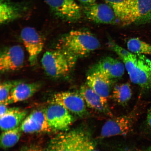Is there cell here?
<instances>
[{"instance_id": "6da1fadb", "label": "cell", "mask_w": 151, "mask_h": 151, "mask_svg": "<svg viewBox=\"0 0 151 151\" xmlns=\"http://www.w3.org/2000/svg\"><path fill=\"white\" fill-rule=\"evenodd\" d=\"M94 148L87 132L76 129L62 132L52 138L44 151H92Z\"/></svg>"}, {"instance_id": "7a4b0ae2", "label": "cell", "mask_w": 151, "mask_h": 151, "mask_svg": "<svg viewBox=\"0 0 151 151\" xmlns=\"http://www.w3.org/2000/svg\"><path fill=\"white\" fill-rule=\"evenodd\" d=\"M100 46L99 40L91 33L75 30L62 36L58 41L56 48L65 50L78 58L87 55Z\"/></svg>"}, {"instance_id": "3957f363", "label": "cell", "mask_w": 151, "mask_h": 151, "mask_svg": "<svg viewBox=\"0 0 151 151\" xmlns=\"http://www.w3.org/2000/svg\"><path fill=\"white\" fill-rule=\"evenodd\" d=\"M77 58L65 50L56 48L45 53L41 63L47 75L52 78H59L70 73Z\"/></svg>"}, {"instance_id": "277c9868", "label": "cell", "mask_w": 151, "mask_h": 151, "mask_svg": "<svg viewBox=\"0 0 151 151\" xmlns=\"http://www.w3.org/2000/svg\"><path fill=\"white\" fill-rule=\"evenodd\" d=\"M151 22V0H130L122 21L123 25Z\"/></svg>"}, {"instance_id": "5b68a950", "label": "cell", "mask_w": 151, "mask_h": 151, "mask_svg": "<svg viewBox=\"0 0 151 151\" xmlns=\"http://www.w3.org/2000/svg\"><path fill=\"white\" fill-rule=\"evenodd\" d=\"M45 112L49 126L55 131H68L74 120L70 112L58 104L51 103Z\"/></svg>"}, {"instance_id": "8992f818", "label": "cell", "mask_w": 151, "mask_h": 151, "mask_svg": "<svg viewBox=\"0 0 151 151\" xmlns=\"http://www.w3.org/2000/svg\"><path fill=\"white\" fill-rule=\"evenodd\" d=\"M50 101V103L61 105L79 116H83L86 112V102L80 93L70 91L58 92L54 94Z\"/></svg>"}, {"instance_id": "52a82bcc", "label": "cell", "mask_w": 151, "mask_h": 151, "mask_svg": "<svg viewBox=\"0 0 151 151\" xmlns=\"http://www.w3.org/2000/svg\"><path fill=\"white\" fill-rule=\"evenodd\" d=\"M20 37L28 53L30 64L34 65L44 47L42 37L35 28L29 27L22 29Z\"/></svg>"}, {"instance_id": "ba28073f", "label": "cell", "mask_w": 151, "mask_h": 151, "mask_svg": "<svg viewBox=\"0 0 151 151\" xmlns=\"http://www.w3.org/2000/svg\"><path fill=\"white\" fill-rule=\"evenodd\" d=\"M53 14L67 21H75L81 17L80 7L75 0H44Z\"/></svg>"}, {"instance_id": "9c48e42d", "label": "cell", "mask_w": 151, "mask_h": 151, "mask_svg": "<svg viewBox=\"0 0 151 151\" xmlns=\"http://www.w3.org/2000/svg\"><path fill=\"white\" fill-rule=\"evenodd\" d=\"M83 11L88 19L96 23L114 24L119 22L114 11L106 3L86 5Z\"/></svg>"}, {"instance_id": "30bf717a", "label": "cell", "mask_w": 151, "mask_h": 151, "mask_svg": "<svg viewBox=\"0 0 151 151\" xmlns=\"http://www.w3.org/2000/svg\"><path fill=\"white\" fill-rule=\"evenodd\" d=\"M134 122V117L132 114L111 119L107 120L102 128L101 137L127 135L131 131Z\"/></svg>"}, {"instance_id": "8fae6325", "label": "cell", "mask_w": 151, "mask_h": 151, "mask_svg": "<svg viewBox=\"0 0 151 151\" xmlns=\"http://www.w3.org/2000/svg\"><path fill=\"white\" fill-rule=\"evenodd\" d=\"M24 51L19 45H14L5 49L0 55V71L1 73L14 71L23 65Z\"/></svg>"}, {"instance_id": "7c38bea8", "label": "cell", "mask_w": 151, "mask_h": 151, "mask_svg": "<svg viewBox=\"0 0 151 151\" xmlns=\"http://www.w3.org/2000/svg\"><path fill=\"white\" fill-rule=\"evenodd\" d=\"M26 133L48 132L52 131L47 122L45 110H35L26 117L20 126Z\"/></svg>"}, {"instance_id": "4fadbf2b", "label": "cell", "mask_w": 151, "mask_h": 151, "mask_svg": "<svg viewBox=\"0 0 151 151\" xmlns=\"http://www.w3.org/2000/svg\"><path fill=\"white\" fill-rule=\"evenodd\" d=\"M125 69L123 63L120 60L111 57H107L96 64L90 73L100 72L112 80L122 77Z\"/></svg>"}, {"instance_id": "5bb4252c", "label": "cell", "mask_w": 151, "mask_h": 151, "mask_svg": "<svg viewBox=\"0 0 151 151\" xmlns=\"http://www.w3.org/2000/svg\"><path fill=\"white\" fill-rule=\"evenodd\" d=\"M110 47L122 60L132 83L137 84V56L128 50L111 42Z\"/></svg>"}, {"instance_id": "9a60e30c", "label": "cell", "mask_w": 151, "mask_h": 151, "mask_svg": "<svg viewBox=\"0 0 151 151\" xmlns=\"http://www.w3.org/2000/svg\"><path fill=\"white\" fill-rule=\"evenodd\" d=\"M41 87L38 83L19 82L11 90L9 97L4 103L7 105L25 101L33 96Z\"/></svg>"}, {"instance_id": "2e32d148", "label": "cell", "mask_w": 151, "mask_h": 151, "mask_svg": "<svg viewBox=\"0 0 151 151\" xmlns=\"http://www.w3.org/2000/svg\"><path fill=\"white\" fill-rule=\"evenodd\" d=\"M80 93L89 108L106 114L110 113L107 98L99 95L86 84L81 86Z\"/></svg>"}, {"instance_id": "e0dca14e", "label": "cell", "mask_w": 151, "mask_h": 151, "mask_svg": "<svg viewBox=\"0 0 151 151\" xmlns=\"http://www.w3.org/2000/svg\"><path fill=\"white\" fill-rule=\"evenodd\" d=\"M102 97L107 98L110 93L112 80L99 71L90 73L86 79V84Z\"/></svg>"}, {"instance_id": "ac0fdd59", "label": "cell", "mask_w": 151, "mask_h": 151, "mask_svg": "<svg viewBox=\"0 0 151 151\" xmlns=\"http://www.w3.org/2000/svg\"><path fill=\"white\" fill-rule=\"evenodd\" d=\"M137 56V84L143 90L151 89V60L145 55Z\"/></svg>"}, {"instance_id": "d6986e66", "label": "cell", "mask_w": 151, "mask_h": 151, "mask_svg": "<svg viewBox=\"0 0 151 151\" xmlns=\"http://www.w3.org/2000/svg\"><path fill=\"white\" fill-rule=\"evenodd\" d=\"M27 111L16 107L9 108L3 116L0 117V127L3 131L14 129L21 125L27 116Z\"/></svg>"}, {"instance_id": "ffe728a7", "label": "cell", "mask_w": 151, "mask_h": 151, "mask_svg": "<svg viewBox=\"0 0 151 151\" xmlns=\"http://www.w3.org/2000/svg\"><path fill=\"white\" fill-rule=\"evenodd\" d=\"M25 7L20 4L9 0H1L0 3V22L5 24L22 17Z\"/></svg>"}, {"instance_id": "44dd1931", "label": "cell", "mask_w": 151, "mask_h": 151, "mask_svg": "<svg viewBox=\"0 0 151 151\" xmlns=\"http://www.w3.org/2000/svg\"><path fill=\"white\" fill-rule=\"evenodd\" d=\"M132 95L131 86L128 83L116 85L113 90V99L120 105H126L131 99Z\"/></svg>"}, {"instance_id": "7402d4cb", "label": "cell", "mask_w": 151, "mask_h": 151, "mask_svg": "<svg viewBox=\"0 0 151 151\" xmlns=\"http://www.w3.org/2000/svg\"><path fill=\"white\" fill-rule=\"evenodd\" d=\"M22 132L20 126L14 129L3 131L0 137V146L1 148H12L18 142Z\"/></svg>"}, {"instance_id": "603a6c76", "label": "cell", "mask_w": 151, "mask_h": 151, "mask_svg": "<svg viewBox=\"0 0 151 151\" xmlns=\"http://www.w3.org/2000/svg\"><path fill=\"white\" fill-rule=\"evenodd\" d=\"M128 50L135 54L151 55V45L138 38H132L127 42Z\"/></svg>"}, {"instance_id": "cb8c5ba5", "label": "cell", "mask_w": 151, "mask_h": 151, "mask_svg": "<svg viewBox=\"0 0 151 151\" xmlns=\"http://www.w3.org/2000/svg\"><path fill=\"white\" fill-rule=\"evenodd\" d=\"M111 7L116 15L119 22L123 18L126 8L130 0H104Z\"/></svg>"}, {"instance_id": "d4e9b609", "label": "cell", "mask_w": 151, "mask_h": 151, "mask_svg": "<svg viewBox=\"0 0 151 151\" xmlns=\"http://www.w3.org/2000/svg\"><path fill=\"white\" fill-rule=\"evenodd\" d=\"M20 81H7L1 83L0 86V103H5L10 94L11 90Z\"/></svg>"}, {"instance_id": "484cf974", "label": "cell", "mask_w": 151, "mask_h": 151, "mask_svg": "<svg viewBox=\"0 0 151 151\" xmlns=\"http://www.w3.org/2000/svg\"><path fill=\"white\" fill-rule=\"evenodd\" d=\"M0 117L2 116L8 112L9 108L4 103H0Z\"/></svg>"}, {"instance_id": "4316f807", "label": "cell", "mask_w": 151, "mask_h": 151, "mask_svg": "<svg viewBox=\"0 0 151 151\" xmlns=\"http://www.w3.org/2000/svg\"><path fill=\"white\" fill-rule=\"evenodd\" d=\"M20 151H43L41 148L35 146H28L23 147Z\"/></svg>"}, {"instance_id": "83f0119b", "label": "cell", "mask_w": 151, "mask_h": 151, "mask_svg": "<svg viewBox=\"0 0 151 151\" xmlns=\"http://www.w3.org/2000/svg\"><path fill=\"white\" fill-rule=\"evenodd\" d=\"M146 124L147 127L151 131V107L149 109L146 119Z\"/></svg>"}, {"instance_id": "f1b7e54d", "label": "cell", "mask_w": 151, "mask_h": 151, "mask_svg": "<svg viewBox=\"0 0 151 151\" xmlns=\"http://www.w3.org/2000/svg\"><path fill=\"white\" fill-rule=\"evenodd\" d=\"M97 1V0H79L81 3L86 5L95 3Z\"/></svg>"}, {"instance_id": "f546056e", "label": "cell", "mask_w": 151, "mask_h": 151, "mask_svg": "<svg viewBox=\"0 0 151 151\" xmlns=\"http://www.w3.org/2000/svg\"><path fill=\"white\" fill-rule=\"evenodd\" d=\"M144 151H151V146L149 147L146 150Z\"/></svg>"}, {"instance_id": "4dcf8cb0", "label": "cell", "mask_w": 151, "mask_h": 151, "mask_svg": "<svg viewBox=\"0 0 151 151\" xmlns=\"http://www.w3.org/2000/svg\"><path fill=\"white\" fill-rule=\"evenodd\" d=\"M123 151H136L135 150H125Z\"/></svg>"}, {"instance_id": "1f68e13d", "label": "cell", "mask_w": 151, "mask_h": 151, "mask_svg": "<svg viewBox=\"0 0 151 151\" xmlns=\"http://www.w3.org/2000/svg\"><path fill=\"white\" fill-rule=\"evenodd\" d=\"M99 151V150H93V151Z\"/></svg>"}]
</instances>
